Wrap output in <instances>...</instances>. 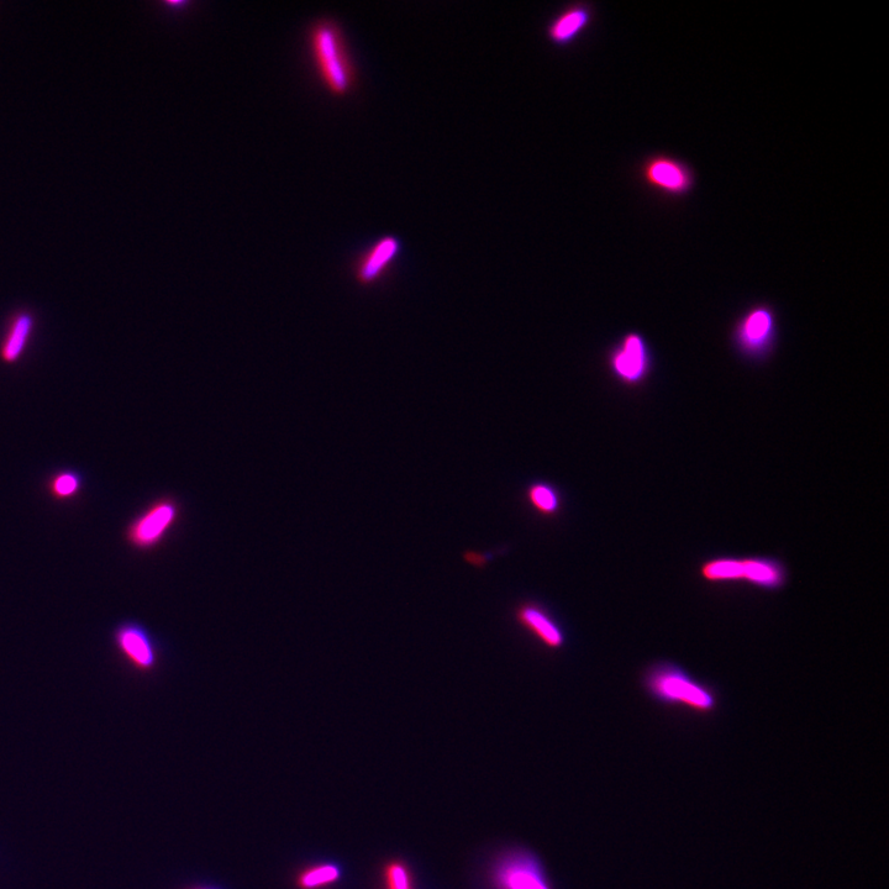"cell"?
Masks as SVG:
<instances>
[{"label": "cell", "mask_w": 889, "mask_h": 889, "mask_svg": "<svg viewBox=\"0 0 889 889\" xmlns=\"http://www.w3.org/2000/svg\"><path fill=\"white\" fill-rule=\"evenodd\" d=\"M340 872L335 866L322 865L304 871L298 878V886L302 889H314L330 885L338 881Z\"/></svg>", "instance_id": "obj_16"}, {"label": "cell", "mask_w": 889, "mask_h": 889, "mask_svg": "<svg viewBox=\"0 0 889 889\" xmlns=\"http://www.w3.org/2000/svg\"><path fill=\"white\" fill-rule=\"evenodd\" d=\"M773 330L772 315L766 309H756L740 326L741 344L750 350H760L770 343Z\"/></svg>", "instance_id": "obj_13"}, {"label": "cell", "mask_w": 889, "mask_h": 889, "mask_svg": "<svg viewBox=\"0 0 889 889\" xmlns=\"http://www.w3.org/2000/svg\"><path fill=\"white\" fill-rule=\"evenodd\" d=\"M113 643L134 670L149 675L161 662L159 644L149 629L138 622H124L115 628Z\"/></svg>", "instance_id": "obj_4"}, {"label": "cell", "mask_w": 889, "mask_h": 889, "mask_svg": "<svg viewBox=\"0 0 889 889\" xmlns=\"http://www.w3.org/2000/svg\"><path fill=\"white\" fill-rule=\"evenodd\" d=\"M35 328V318L28 310L15 313L0 343V360L5 365L18 364L28 347Z\"/></svg>", "instance_id": "obj_10"}, {"label": "cell", "mask_w": 889, "mask_h": 889, "mask_svg": "<svg viewBox=\"0 0 889 889\" xmlns=\"http://www.w3.org/2000/svg\"><path fill=\"white\" fill-rule=\"evenodd\" d=\"M515 620L526 633L534 636L547 649L561 650L567 643L564 627L543 604L535 602L520 604L515 609Z\"/></svg>", "instance_id": "obj_6"}, {"label": "cell", "mask_w": 889, "mask_h": 889, "mask_svg": "<svg viewBox=\"0 0 889 889\" xmlns=\"http://www.w3.org/2000/svg\"><path fill=\"white\" fill-rule=\"evenodd\" d=\"M401 252V243L394 236H383L357 260L355 277L362 286H372L386 275Z\"/></svg>", "instance_id": "obj_8"}, {"label": "cell", "mask_w": 889, "mask_h": 889, "mask_svg": "<svg viewBox=\"0 0 889 889\" xmlns=\"http://www.w3.org/2000/svg\"><path fill=\"white\" fill-rule=\"evenodd\" d=\"M389 889H410V878L407 869L398 862H393L386 870Z\"/></svg>", "instance_id": "obj_17"}, {"label": "cell", "mask_w": 889, "mask_h": 889, "mask_svg": "<svg viewBox=\"0 0 889 889\" xmlns=\"http://www.w3.org/2000/svg\"><path fill=\"white\" fill-rule=\"evenodd\" d=\"M592 20V10L585 5H577L566 9L552 21L547 35L557 45L571 44L583 30L587 29Z\"/></svg>", "instance_id": "obj_11"}, {"label": "cell", "mask_w": 889, "mask_h": 889, "mask_svg": "<svg viewBox=\"0 0 889 889\" xmlns=\"http://www.w3.org/2000/svg\"><path fill=\"white\" fill-rule=\"evenodd\" d=\"M499 883L504 889H549L534 865L523 860L510 861L503 866Z\"/></svg>", "instance_id": "obj_12"}, {"label": "cell", "mask_w": 889, "mask_h": 889, "mask_svg": "<svg viewBox=\"0 0 889 889\" xmlns=\"http://www.w3.org/2000/svg\"><path fill=\"white\" fill-rule=\"evenodd\" d=\"M612 367L624 382L638 383L643 380L649 368V355L644 340L638 335L627 336L614 352Z\"/></svg>", "instance_id": "obj_9"}, {"label": "cell", "mask_w": 889, "mask_h": 889, "mask_svg": "<svg viewBox=\"0 0 889 889\" xmlns=\"http://www.w3.org/2000/svg\"><path fill=\"white\" fill-rule=\"evenodd\" d=\"M788 581V567L785 561L778 557L767 555L741 557L739 585L777 593L786 588Z\"/></svg>", "instance_id": "obj_7"}, {"label": "cell", "mask_w": 889, "mask_h": 889, "mask_svg": "<svg viewBox=\"0 0 889 889\" xmlns=\"http://www.w3.org/2000/svg\"><path fill=\"white\" fill-rule=\"evenodd\" d=\"M310 56L319 81L336 98L350 96L356 87L357 71L343 29L338 21L324 18L310 26Z\"/></svg>", "instance_id": "obj_2"}, {"label": "cell", "mask_w": 889, "mask_h": 889, "mask_svg": "<svg viewBox=\"0 0 889 889\" xmlns=\"http://www.w3.org/2000/svg\"><path fill=\"white\" fill-rule=\"evenodd\" d=\"M182 506L175 497H162L126 526V543L136 551H154L180 523Z\"/></svg>", "instance_id": "obj_3"}, {"label": "cell", "mask_w": 889, "mask_h": 889, "mask_svg": "<svg viewBox=\"0 0 889 889\" xmlns=\"http://www.w3.org/2000/svg\"><path fill=\"white\" fill-rule=\"evenodd\" d=\"M641 687L646 696L660 706L682 708L699 715H712L719 709L717 689L698 680L675 661L652 662L641 675Z\"/></svg>", "instance_id": "obj_1"}, {"label": "cell", "mask_w": 889, "mask_h": 889, "mask_svg": "<svg viewBox=\"0 0 889 889\" xmlns=\"http://www.w3.org/2000/svg\"><path fill=\"white\" fill-rule=\"evenodd\" d=\"M82 477L73 471H61L50 478L47 491L55 501L66 502L75 498L82 491Z\"/></svg>", "instance_id": "obj_15"}, {"label": "cell", "mask_w": 889, "mask_h": 889, "mask_svg": "<svg viewBox=\"0 0 889 889\" xmlns=\"http://www.w3.org/2000/svg\"><path fill=\"white\" fill-rule=\"evenodd\" d=\"M644 182L655 191L670 197H683L694 187V175L685 162L659 155L646 160L641 170Z\"/></svg>", "instance_id": "obj_5"}, {"label": "cell", "mask_w": 889, "mask_h": 889, "mask_svg": "<svg viewBox=\"0 0 889 889\" xmlns=\"http://www.w3.org/2000/svg\"><path fill=\"white\" fill-rule=\"evenodd\" d=\"M528 499L531 507L545 517H554L560 513L562 506L560 493L547 483L531 485L528 489Z\"/></svg>", "instance_id": "obj_14"}]
</instances>
